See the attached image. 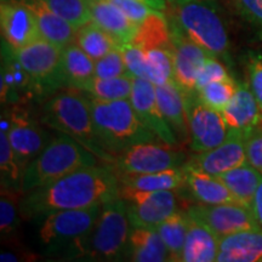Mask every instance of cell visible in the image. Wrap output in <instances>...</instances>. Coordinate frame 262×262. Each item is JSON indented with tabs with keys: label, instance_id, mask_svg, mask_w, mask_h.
I'll list each match as a JSON object with an SVG mask.
<instances>
[{
	"label": "cell",
	"instance_id": "6da1fadb",
	"mask_svg": "<svg viewBox=\"0 0 262 262\" xmlns=\"http://www.w3.org/2000/svg\"><path fill=\"white\" fill-rule=\"evenodd\" d=\"M119 191V179L111 166H86L25 193L19 211L24 219H33L55 211L93 208L118 198Z\"/></svg>",
	"mask_w": 262,
	"mask_h": 262
},
{
	"label": "cell",
	"instance_id": "7a4b0ae2",
	"mask_svg": "<svg viewBox=\"0 0 262 262\" xmlns=\"http://www.w3.org/2000/svg\"><path fill=\"white\" fill-rule=\"evenodd\" d=\"M40 122L49 129L80 142L104 165L112 164L114 157L103 148L98 140L89 96L84 91L70 88L48 98L42 104Z\"/></svg>",
	"mask_w": 262,
	"mask_h": 262
},
{
	"label": "cell",
	"instance_id": "3957f363",
	"mask_svg": "<svg viewBox=\"0 0 262 262\" xmlns=\"http://www.w3.org/2000/svg\"><path fill=\"white\" fill-rule=\"evenodd\" d=\"M88 96L98 140L113 157L134 145L160 140L141 120L130 100L103 101Z\"/></svg>",
	"mask_w": 262,
	"mask_h": 262
},
{
	"label": "cell",
	"instance_id": "277c9868",
	"mask_svg": "<svg viewBox=\"0 0 262 262\" xmlns=\"http://www.w3.org/2000/svg\"><path fill=\"white\" fill-rule=\"evenodd\" d=\"M131 226L126 202L118 196L101 208L90 232L70 248L73 256L114 261L127 256Z\"/></svg>",
	"mask_w": 262,
	"mask_h": 262
},
{
	"label": "cell",
	"instance_id": "5b68a950",
	"mask_svg": "<svg viewBox=\"0 0 262 262\" xmlns=\"http://www.w3.org/2000/svg\"><path fill=\"white\" fill-rule=\"evenodd\" d=\"M102 163L93 152L71 136L57 133L48 146L26 166L21 191L27 193L86 166Z\"/></svg>",
	"mask_w": 262,
	"mask_h": 262
},
{
	"label": "cell",
	"instance_id": "8992f818",
	"mask_svg": "<svg viewBox=\"0 0 262 262\" xmlns=\"http://www.w3.org/2000/svg\"><path fill=\"white\" fill-rule=\"evenodd\" d=\"M173 22L189 39L212 56L227 60L229 38L222 16L211 0H178L170 3Z\"/></svg>",
	"mask_w": 262,
	"mask_h": 262
},
{
	"label": "cell",
	"instance_id": "52a82bcc",
	"mask_svg": "<svg viewBox=\"0 0 262 262\" xmlns=\"http://www.w3.org/2000/svg\"><path fill=\"white\" fill-rule=\"evenodd\" d=\"M12 54L34 81L38 96L66 86L62 73V48L39 39L27 47L12 49Z\"/></svg>",
	"mask_w": 262,
	"mask_h": 262
},
{
	"label": "cell",
	"instance_id": "ba28073f",
	"mask_svg": "<svg viewBox=\"0 0 262 262\" xmlns=\"http://www.w3.org/2000/svg\"><path fill=\"white\" fill-rule=\"evenodd\" d=\"M102 205L88 209L55 211L44 216V221L39 229V239L41 244L50 249L68 247L86 235L93 228L100 215Z\"/></svg>",
	"mask_w": 262,
	"mask_h": 262
},
{
	"label": "cell",
	"instance_id": "9c48e42d",
	"mask_svg": "<svg viewBox=\"0 0 262 262\" xmlns=\"http://www.w3.org/2000/svg\"><path fill=\"white\" fill-rule=\"evenodd\" d=\"M183 153L165 142H145L134 145L114 156L111 169L118 175L147 173L181 168Z\"/></svg>",
	"mask_w": 262,
	"mask_h": 262
},
{
	"label": "cell",
	"instance_id": "30bf717a",
	"mask_svg": "<svg viewBox=\"0 0 262 262\" xmlns=\"http://www.w3.org/2000/svg\"><path fill=\"white\" fill-rule=\"evenodd\" d=\"M2 123L8 129L10 143L24 171L55 136L45 130L41 122L33 119L25 108L15 104L10 112L2 114Z\"/></svg>",
	"mask_w": 262,
	"mask_h": 262
},
{
	"label": "cell",
	"instance_id": "8fae6325",
	"mask_svg": "<svg viewBox=\"0 0 262 262\" xmlns=\"http://www.w3.org/2000/svg\"><path fill=\"white\" fill-rule=\"evenodd\" d=\"M185 97L191 149L201 153L221 145L229 134L222 113L202 102L196 91H185Z\"/></svg>",
	"mask_w": 262,
	"mask_h": 262
},
{
	"label": "cell",
	"instance_id": "7c38bea8",
	"mask_svg": "<svg viewBox=\"0 0 262 262\" xmlns=\"http://www.w3.org/2000/svg\"><path fill=\"white\" fill-rule=\"evenodd\" d=\"M119 196L126 202L133 227L157 228L178 211V198L172 189L139 191L120 186Z\"/></svg>",
	"mask_w": 262,
	"mask_h": 262
},
{
	"label": "cell",
	"instance_id": "4fadbf2b",
	"mask_svg": "<svg viewBox=\"0 0 262 262\" xmlns=\"http://www.w3.org/2000/svg\"><path fill=\"white\" fill-rule=\"evenodd\" d=\"M187 214L205 224L219 239L258 227L250 206L241 203L199 204L189 206Z\"/></svg>",
	"mask_w": 262,
	"mask_h": 262
},
{
	"label": "cell",
	"instance_id": "5bb4252c",
	"mask_svg": "<svg viewBox=\"0 0 262 262\" xmlns=\"http://www.w3.org/2000/svg\"><path fill=\"white\" fill-rule=\"evenodd\" d=\"M173 44V79L186 93L195 91L203 66L212 55L198 45L169 19Z\"/></svg>",
	"mask_w": 262,
	"mask_h": 262
},
{
	"label": "cell",
	"instance_id": "9a60e30c",
	"mask_svg": "<svg viewBox=\"0 0 262 262\" xmlns=\"http://www.w3.org/2000/svg\"><path fill=\"white\" fill-rule=\"evenodd\" d=\"M0 26L3 39L12 49L27 47L41 39L34 12L19 0H2Z\"/></svg>",
	"mask_w": 262,
	"mask_h": 262
},
{
	"label": "cell",
	"instance_id": "2e32d148",
	"mask_svg": "<svg viewBox=\"0 0 262 262\" xmlns=\"http://www.w3.org/2000/svg\"><path fill=\"white\" fill-rule=\"evenodd\" d=\"M130 101L141 120L159 137L162 142L178 146L179 140L160 110L156 85L152 81L135 77Z\"/></svg>",
	"mask_w": 262,
	"mask_h": 262
},
{
	"label": "cell",
	"instance_id": "e0dca14e",
	"mask_svg": "<svg viewBox=\"0 0 262 262\" xmlns=\"http://www.w3.org/2000/svg\"><path fill=\"white\" fill-rule=\"evenodd\" d=\"M194 168L210 175L219 176L228 170L247 163L245 134L229 130L224 142L215 148L195 153L187 162Z\"/></svg>",
	"mask_w": 262,
	"mask_h": 262
},
{
	"label": "cell",
	"instance_id": "ac0fdd59",
	"mask_svg": "<svg viewBox=\"0 0 262 262\" xmlns=\"http://www.w3.org/2000/svg\"><path fill=\"white\" fill-rule=\"evenodd\" d=\"M2 93L3 103L26 102L32 98L38 97L35 84L27 71L22 67L17 58L12 54L11 47L6 44L5 51L3 52L2 64Z\"/></svg>",
	"mask_w": 262,
	"mask_h": 262
},
{
	"label": "cell",
	"instance_id": "d6986e66",
	"mask_svg": "<svg viewBox=\"0 0 262 262\" xmlns=\"http://www.w3.org/2000/svg\"><path fill=\"white\" fill-rule=\"evenodd\" d=\"M232 131L247 134L262 123V112L256 97L248 83L238 81L237 91L229 103L221 111Z\"/></svg>",
	"mask_w": 262,
	"mask_h": 262
},
{
	"label": "cell",
	"instance_id": "ffe728a7",
	"mask_svg": "<svg viewBox=\"0 0 262 262\" xmlns=\"http://www.w3.org/2000/svg\"><path fill=\"white\" fill-rule=\"evenodd\" d=\"M88 3L93 21L110 33L120 48L133 42L139 25L131 21L122 10L108 0H88Z\"/></svg>",
	"mask_w": 262,
	"mask_h": 262
},
{
	"label": "cell",
	"instance_id": "44dd1931",
	"mask_svg": "<svg viewBox=\"0 0 262 262\" xmlns=\"http://www.w3.org/2000/svg\"><path fill=\"white\" fill-rule=\"evenodd\" d=\"M157 98L166 122L181 142L189 140V127L186 110L185 91L175 79L162 85H156Z\"/></svg>",
	"mask_w": 262,
	"mask_h": 262
},
{
	"label": "cell",
	"instance_id": "7402d4cb",
	"mask_svg": "<svg viewBox=\"0 0 262 262\" xmlns=\"http://www.w3.org/2000/svg\"><path fill=\"white\" fill-rule=\"evenodd\" d=\"M217 262H261L262 228L247 229L220 239Z\"/></svg>",
	"mask_w": 262,
	"mask_h": 262
},
{
	"label": "cell",
	"instance_id": "603a6c76",
	"mask_svg": "<svg viewBox=\"0 0 262 262\" xmlns=\"http://www.w3.org/2000/svg\"><path fill=\"white\" fill-rule=\"evenodd\" d=\"M182 169L185 172L186 186L198 203L202 204L238 203L234 195L217 176L202 171L188 163L183 164Z\"/></svg>",
	"mask_w": 262,
	"mask_h": 262
},
{
	"label": "cell",
	"instance_id": "cb8c5ba5",
	"mask_svg": "<svg viewBox=\"0 0 262 262\" xmlns=\"http://www.w3.org/2000/svg\"><path fill=\"white\" fill-rule=\"evenodd\" d=\"M189 216V215H188ZM220 239L202 221L189 216L182 262H212L219 254Z\"/></svg>",
	"mask_w": 262,
	"mask_h": 262
},
{
	"label": "cell",
	"instance_id": "d4e9b609",
	"mask_svg": "<svg viewBox=\"0 0 262 262\" xmlns=\"http://www.w3.org/2000/svg\"><path fill=\"white\" fill-rule=\"evenodd\" d=\"M28 5L37 18L42 39L63 49L75 40L78 29L51 11L41 0H19Z\"/></svg>",
	"mask_w": 262,
	"mask_h": 262
},
{
	"label": "cell",
	"instance_id": "484cf974",
	"mask_svg": "<svg viewBox=\"0 0 262 262\" xmlns=\"http://www.w3.org/2000/svg\"><path fill=\"white\" fill-rule=\"evenodd\" d=\"M62 73L66 86L84 91L95 78V61L73 41L62 49Z\"/></svg>",
	"mask_w": 262,
	"mask_h": 262
},
{
	"label": "cell",
	"instance_id": "4316f807",
	"mask_svg": "<svg viewBox=\"0 0 262 262\" xmlns=\"http://www.w3.org/2000/svg\"><path fill=\"white\" fill-rule=\"evenodd\" d=\"M135 262L170 261V255L157 228L133 227L127 256Z\"/></svg>",
	"mask_w": 262,
	"mask_h": 262
},
{
	"label": "cell",
	"instance_id": "83f0119b",
	"mask_svg": "<svg viewBox=\"0 0 262 262\" xmlns=\"http://www.w3.org/2000/svg\"><path fill=\"white\" fill-rule=\"evenodd\" d=\"M120 186L139 191H164L179 189L186 186L185 172L181 168L147 173H125L118 175Z\"/></svg>",
	"mask_w": 262,
	"mask_h": 262
},
{
	"label": "cell",
	"instance_id": "f1b7e54d",
	"mask_svg": "<svg viewBox=\"0 0 262 262\" xmlns=\"http://www.w3.org/2000/svg\"><path fill=\"white\" fill-rule=\"evenodd\" d=\"M131 44L145 51L159 48L172 50L173 44L169 19L162 11H153L142 24L139 25V29Z\"/></svg>",
	"mask_w": 262,
	"mask_h": 262
},
{
	"label": "cell",
	"instance_id": "f546056e",
	"mask_svg": "<svg viewBox=\"0 0 262 262\" xmlns=\"http://www.w3.org/2000/svg\"><path fill=\"white\" fill-rule=\"evenodd\" d=\"M231 191L238 203L250 206L255 192L262 181V173L249 163L217 176Z\"/></svg>",
	"mask_w": 262,
	"mask_h": 262
},
{
	"label": "cell",
	"instance_id": "4dcf8cb0",
	"mask_svg": "<svg viewBox=\"0 0 262 262\" xmlns=\"http://www.w3.org/2000/svg\"><path fill=\"white\" fill-rule=\"evenodd\" d=\"M74 41L94 61L100 60L108 52L120 48L116 39L110 33L104 31L103 28H101L97 24H95L93 19L84 26H81L80 28H78Z\"/></svg>",
	"mask_w": 262,
	"mask_h": 262
},
{
	"label": "cell",
	"instance_id": "1f68e13d",
	"mask_svg": "<svg viewBox=\"0 0 262 262\" xmlns=\"http://www.w3.org/2000/svg\"><path fill=\"white\" fill-rule=\"evenodd\" d=\"M188 222L189 216L187 211H176L157 227V231L159 232L160 237L169 251L170 261H182Z\"/></svg>",
	"mask_w": 262,
	"mask_h": 262
},
{
	"label": "cell",
	"instance_id": "d6a6232c",
	"mask_svg": "<svg viewBox=\"0 0 262 262\" xmlns=\"http://www.w3.org/2000/svg\"><path fill=\"white\" fill-rule=\"evenodd\" d=\"M134 79L135 77L130 73L106 79L95 77L84 93L103 101L130 100L134 89Z\"/></svg>",
	"mask_w": 262,
	"mask_h": 262
},
{
	"label": "cell",
	"instance_id": "836d02e7",
	"mask_svg": "<svg viewBox=\"0 0 262 262\" xmlns=\"http://www.w3.org/2000/svg\"><path fill=\"white\" fill-rule=\"evenodd\" d=\"M0 172H2V187H10L21 191L24 170L16 159L8 136V129L3 123L0 130Z\"/></svg>",
	"mask_w": 262,
	"mask_h": 262
},
{
	"label": "cell",
	"instance_id": "e575fe53",
	"mask_svg": "<svg viewBox=\"0 0 262 262\" xmlns=\"http://www.w3.org/2000/svg\"><path fill=\"white\" fill-rule=\"evenodd\" d=\"M24 193L18 189L2 187L0 195V232L2 238H9L15 234L18 227L19 217V202Z\"/></svg>",
	"mask_w": 262,
	"mask_h": 262
},
{
	"label": "cell",
	"instance_id": "d590c367",
	"mask_svg": "<svg viewBox=\"0 0 262 262\" xmlns=\"http://www.w3.org/2000/svg\"><path fill=\"white\" fill-rule=\"evenodd\" d=\"M51 11L75 28H80L91 19L88 0H41Z\"/></svg>",
	"mask_w": 262,
	"mask_h": 262
},
{
	"label": "cell",
	"instance_id": "8d00e7d4",
	"mask_svg": "<svg viewBox=\"0 0 262 262\" xmlns=\"http://www.w3.org/2000/svg\"><path fill=\"white\" fill-rule=\"evenodd\" d=\"M237 85L238 81H235L229 75L225 79L206 84L202 89L196 90V94L202 102L221 112L229 103V101L233 98L235 91H237Z\"/></svg>",
	"mask_w": 262,
	"mask_h": 262
},
{
	"label": "cell",
	"instance_id": "74e56055",
	"mask_svg": "<svg viewBox=\"0 0 262 262\" xmlns=\"http://www.w3.org/2000/svg\"><path fill=\"white\" fill-rule=\"evenodd\" d=\"M148 61V80L162 85L173 80V49H150L146 51Z\"/></svg>",
	"mask_w": 262,
	"mask_h": 262
},
{
	"label": "cell",
	"instance_id": "f35d334b",
	"mask_svg": "<svg viewBox=\"0 0 262 262\" xmlns=\"http://www.w3.org/2000/svg\"><path fill=\"white\" fill-rule=\"evenodd\" d=\"M129 73L123 52L120 48L114 49L100 60L95 61V77L96 78H114Z\"/></svg>",
	"mask_w": 262,
	"mask_h": 262
},
{
	"label": "cell",
	"instance_id": "ab89813d",
	"mask_svg": "<svg viewBox=\"0 0 262 262\" xmlns=\"http://www.w3.org/2000/svg\"><path fill=\"white\" fill-rule=\"evenodd\" d=\"M237 14L262 38V0H232Z\"/></svg>",
	"mask_w": 262,
	"mask_h": 262
},
{
	"label": "cell",
	"instance_id": "60d3db41",
	"mask_svg": "<svg viewBox=\"0 0 262 262\" xmlns=\"http://www.w3.org/2000/svg\"><path fill=\"white\" fill-rule=\"evenodd\" d=\"M248 81L262 112V54L258 51H249L245 61Z\"/></svg>",
	"mask_w": 262,
	"mask_h": 262
},
{
	"label": "cell",
	"instance_id": "b9f144b4",
	"mask_svg": "<svg viewBox=\"0 0 262 262\" xmlns=\"http://www.w3.org/2000/svg\"><path fill=\"white\" fill-rule=\"evenodd\" d=\"M125 60L127 71L137 78L148 79V61L146 51L134 44H127L120 48Z\"/></svg>",
	"mask_w": 262,
	"mask_h": 262
},
{
	"label": "cell",
	"instance_id": "7bdbcfd3",
	"mask_svg": "<svg viewBox=\"0 0 262 262\" xmlns=\"http://www.w3.org/2000/svg\"><path fill=\"white\" fill-rule=\"evenodd\" d=\"M247 163L262 173V123L245 135Z\"/></svg>",
	"mask_w": 262,
	"mask_h": 262
},
{
	"label": "cell",
	"instance_id": "ee69618b",
	"mask_svg": "<svg viewBox=\"0 0 262 262\" xmlns=\"http://www.w3.org/2000/svg\"><path fill=\"white\" fill-rule=\"evenodd\" d=\"M227 77H229V73L220 58L210 56L206 60L204 66H203L201 73L198 75V79H196L195 84V91L202 89L206 84L212 83V81L216 80L225 79Z\"/></svg>",
	"mask_w": 262,
	"mask_h": 262
},
{
	"label": "cell",
	"instance_id": "f6af8a7d",
	"mask_svg": "<svg viewBox=\"0 0 262 262\" xmlns=\"http://www.w3.org/2000/svg\"><path fill=\"white\" fill-rule=\"evenodd\" d=\"M108 2L122 10L124 14L136 25L142 24L153 11H156L150 6L141 2H136V0H108Z\"/></svg>",
	"mask_w": 262,
	"mask_h": 262
},
{
	"label": "cell",
	"instance_id": "bcb514c9",
	"mask_svg": "<svg viewBox=\"0 0 262 262\" xmlns=\"http://www.w3.org/2000/svg\"><path fill=\"white\" fill-rule=\"evenodd\" d=\"M250 209L253 211V215L257 222L258 227L262 228V181L257 187L256 192H255V195L250 204Z\"/></svg>",
	"mask_w": 262,
	"mask_h": 262
},
{
	"label": "cell",
	"instance_id": "7dc6e473",
	"mask_svg": "<svg viewBox=\"0 0 262 262\" xmlns=\"http://www.w3.org/2000/svg\"><path fill=\"white\" fill-rule=\"evenodd\" d=\"M136 2H141L143 4L150 6L152 9L157 10V11H166L168 9V0H136Z\"/></svg>",
	"mask_w": 262,
	"mask_h": 262
},
{
	"label": "cell",
	"instance_id": "c3c4849f",
	"mask_svg": "<svg viewBox=\"0 0 262 262\" xmlns=\"http://www.w3.org/2000/svg\"><path fill=\"white\" fill-rule=\"evenodd\" d=\"M173 2H178V0H168V3H173Z\"/></svg>",
	"mask_w": 262,
	"mask_h": 262
}]
</instances>
